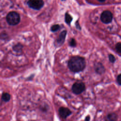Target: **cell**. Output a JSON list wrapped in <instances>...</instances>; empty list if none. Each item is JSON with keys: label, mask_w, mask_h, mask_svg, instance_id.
Returning <instances> with one entry per match:
<instances>
[{"label": "cell", "mask_w": 121, "mask_h": 121, "mask_svg": "<svg viewBox=\"0 0 121 121\" xmlns=\"http://www.w3.org/2000/svg\"><path fill=\"white\" fill-rule=\"evenodd\" d=\"M86 66L85 59L80 56H74L70 58L68 62L69 70L74 73H78L84 70Z\"/></svg>", "instance_id": "6da1fadb"}, {"label": "cell", "mask_w": 121, "mask_h": 121, "mask_svg": "<svg viewBox=\"0 0 121 121\" xmlns=\"http://www.w3.org/2000/svg\"><path fill=\"white\" fill-rule=\"evenodd\" d=\"M6 20L9 25L15 26L20 22V17L19 14L17 12L11 11L7 14Z\"/></svg>", "instance_id": "7a4b0ae2"}, {"label": "cell", "mask_w": 121, "mask_h": 121, "mask_svg": "<svg viewBox=\"0 0 121 121\" xmlns=\"http://www.w3.org/2000/svg\"><path fill=\"white\" fill-rule=\"evenodd\" d=\"M86 90V86L84 83L81 81L75 82L72 86L71 90L73 94L78 95L82 93Z\"/></svg>", "instance_id": "3957f363"}, {"label": "cell", "mask_w": 121, "mask_h": 121, "mask_svg": "<svg viewBox=\"0 0 121 121\" xmlns=\"http://www.w3.org/2000/svg\"><path fill=\"white\" fill-rule=\"evenodd\" d=\"M27 4L31 9L39 10L43 6L44 2L43 0H29Z\"/></svg>", "instance_id": "277c9868"}, {"label": "cell", "mask_w": 121, "mask_h": 121, "mask_svg": "<svg viewBox=\"0 0 121 121\" xmlns=\"http://www.w3.org/2000/svg\"><path fill=\"white\" fill-rule=\"evenodd\" d=\"M100 19L102 22L104 24L110 23L112 19V14L109 10H104L102 13Z\"/></svg>", "instance_id": "5b68a950"}, {"label": "cell", "mask_w": 121, "mask_h": 121, "mask_svg": "<svg viewBox=\"0 0 121 121\" xmlns=\"http://www.w3.org/2000/svg\"><path fill=\"white\" fill-rule=\"evenodd\" d=\"M59 114L62 119H66L68 116L71 114V111L68 108L61 106L58 110Z\"/></svg>", "instance_id": "8992f818"}, {"label": "cell", "mask_w": 121, "mask_h": 121, "mask_svg": "<svg viewBox=\"0 0 121 121\" xmlns=\"http://www.w3.org/2000/svg\"><path fill=\"white\" fill-rule=\"evenodd\" d=\"M67 35V31L64 30L62 31L59 35L58 38L56 40V46L57 47L62 45L65 42L66 36Z\"/></svg>", "instance_id": "52a82bcc"}, {"label": "cell", "mask_w": 121, "mask_h": 121, "mask_svg": "<svg viewBox=\"0 0 121 121\" xmlns=\"http://www.w3.org/2000/svg\"><path fill=\"white\" fill-rule=\"evenodd\" d=\"M94 69L96 73L101 75L104 73L105 69L103 64L100 62H95L94 64Z\"/></svg>", "instance_id": "ba28073f"}, {"label": "cell", "mask_w": 121, "mask_h": 121, "mask_svg": "<svg viewBox=\"0 0 121 121\" xmlns=\"http://www.w3.org/2000/svg\"><path fill=\"white\" fill-rule=\"evenodd\" d=\"M117 115L115 113H110L108 114L105 118V121H117Z\"/></svg>", "instance_id": "9c48e42d"}, {"label": "cell", "mask_w": 121, "mask_h": 121, "mask_svg": "<svg viewBox=\"0 0 121 121\" xmlns=\"http://www.w3.org/2000/svg\"><path fill=\"white\" fill-rule=\"evenodd\" d=\"M23 47V46L22 44H21L20 43H17L12 47V49L15 52L19 53L22 52Z\"/></svg>", "instance_id": "30bf717a"}, {"label": "cell", "mask_w": 121, "mask_h": 121, "mask_svg": "<svg viewBox=\"0 0 121 121\" xmlns=\"http://www.w3.org/2000/svg\"><path fill=\"white\" fill-rule=\"evenodd\" d=\"M11 99L10 95L7 92H3L1 96V100L4 102H9Z\"/></svg>", "instance_id": "8fae6325"}, {"label": "cell", "mask_w": 121, "mask_h": 121, "mask_svg": "<svg viewBox=\"0 0 121 121\" xmlns=\"http://www.w3.org/2000/svg\"><path fill=\"white\" fill-rule=\"evenodd\" d=\"M72 20V17L70 15V14H69L68 13H66L65 17V21L66 24L68 25H70Z\"/></svg>", "instance_id": "7c38bea8"}, {"label": "cell", "mask_w": 121, "mask_h": 121, "mask_svg": "<svg viewBox=\"0 0 121 121\" xmlns=\"http://www.w3.org/2000/svg\"><path fill=\"white\" fill-rule=\"evenodd\" d=\"M60 28V26L58 24H56L54 25H53L52 26V27H51V30L52 32H55L57 31H58Z\"/></svg>", "instance_id": "4fadbf2b"}, {"label": "cell", "mask_w": 121, "mask_h": 121, "mask_svg": "<svg viewBox=\"0 0 121 121\" xmlns=\"http://www.w3.org/2000/svg\"><path fill=\"white\" fill-rule=\"evenodd\" d=\"M69 45L72 47H75L76 46L77 43L75 40L73 38H71L69 42Z\"/></svg>", "instance_id": "5bb4252c"}, {"label": "cell", "mask_w": 121, "mask_h": 121, "mask_svg": "<svg viewBox=\"0 0 121 121\" xmlns=\"http://www.w3.org/2000/svg\"><path fill=\"white\" fill-rule=\"evenodd\" d=\"M40 110L43 112H46L48 111L49 108H48V106L47 104H44L43 106H41L40 107Z\"/></svg>", "instance_id": "9a60e30c"}, {"label": "cell", "mask_w": 121, "mask_h": 121, "mask_svg": "<svg viewBox=\"0 0 121 121\" xmlns=\"http://www.w3.org/2000/svg\"><path fill=\"white\" fill-rule=\"evenodd\" d=\"M115 48L118 52L121 53V43H117L115 46Z\"/></svg>", "instance_id": "2e32d148"}, {"label": "cell", "mask_w": 121, "mask_h": 121, "mask_svg": "<svg viewBox=\"0 0 121 121\" xmlns=\"http://www.w3.org/2000/svg\"><path fill=\"white\" fill-rule=\"evenodd\" d=\"M109 60L112 62V63H113L114 62V61H115V58L114 57V56L112 55V54H109Z\"/></svg>", "instance_id": "e0dca14e"}, {"label": "cell", "mask_w": 121, "mask_h": 121, "mask_svg": "<svg viewBox=\"0 0 121 121\" xmlns=\"http://www.w3.org/2000/svg\"><path fill=\"white\" fill-rule=\"evenodd\" d=\"M117 81L118 83V84L120 85H121V74L119 75L117 78Z\"/></svg>", "instance_id": "ac0fdd59"}, {"label": "cell", "mask_w": 121, "mask_h": 121, "mask_svg": "<svg viewBox=\"0 0 121 121\" xmlns=\"http://www.w3.org/2000/svg\"><path fill=\"white\" fill-rule=\"evenodd\" d=\"M34 74H32V75H31L29 77H28V78H27V80H32L33 78L34 77Z\"/></svg>", "instance_id": "d6986e66"}, {"label": "cell", "mask_w": 121, "mask_h": 121, "mask_svg": "<svg viewBox=\"0 0 121 121\" xmlns=\"http://www.w3.org/2000/svg\"><path fill=\"white\" fill-rule=\"evenodd\" d=\"M90 117L89 115H87L85 119V121H90Z\"/></svg>", "instance_id": "ffe728a7"}, {"label": "cell", "mask_w": 121, "mask_h": 121, "mask_svg": "<svg viewBox=\"0 0 121 121\" xmlns=\"http://www.w3.org/2000/svg\"><path fill=\"white\" fill-rule=\"evenodd\" d=\"M76 27L78 28V29H81V27H80V25H79V24H78V22H77V23H76Z\"/></svg>", "instance_id": "44dd1931"}, {"label": "cell", "mask_w": 121, "mask_h": 121, "mask_svg": "<svg viewBox=\"0 0 121 121\" xmlns=\"http://www.w3.org/2000/svg\"><path fill=\"white\" fill-rule=\"evenodd\" d=\"M99 1H100V2H104L105 0H98Z\"/></svg>", "instance_id": "7402d4cb"}, {"label": "cell", "mask_w": 121, "mask_h": 121, "mask_svg": "<svg viewBox=\"0 0 121 121\" xmlns=\"http://www.w3.org/2000/svg\"></svg>", "instance_id": "603a6c76"}, {"label": "cell", "mask_w": 121, "mask_h": 121, "mask_svg": "<svg viewBox=\"0 0 121 121\" xmlns=\"http://www.w3.org/2000/svg\"></svg>", "instance_id": "cb8c5ba5"}]
</instances>
